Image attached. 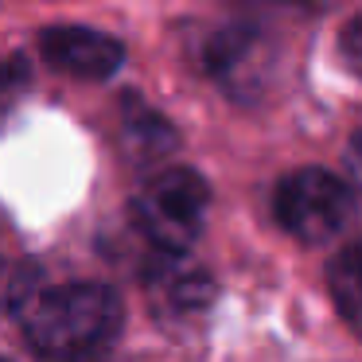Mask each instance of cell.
Returning a JSON list of instances; mask_svg holds the SVG:
<instances>
[{
  "instance_id": "cell-1",
  "label": "cell",
  "mask_w": 362,
  "mask_h": 362,
  "mask_svg": "<svg viewBox=\"0 0 362 362\" xmlns=\"http://www.w3.org/2000/svg\"><path fill=\"white\" fill-rule=\"evenodd\" d=\"M24 335L43 362H98L121 331V296L110 284H55L16 304Z\"/></svg>"
},
{
  "instance_id": "cell-2",
  "label": "cell",
  "mask_w": 362,
  "mask_h": 362,
  "mask_svg": "<svg viewBox=\"0 0 362 362\" xmlns=\"http://www.w3.org/2000/svg\"><path fill=\"white\" fill-rule=\"evenodd\" d=\"M206 199L211 191L203 175L191 168H172L148 180L144 191L133 199V222L144 234V242L156 245L164 257H180L199 242Z\"/></svg>"
},
{
  "instance_id": "cell-3",
  "label": "cell",
  "mask_w": 362,
  "mask_h": 362,
  "mask_svg": "<svg viewBox=\"0 0 362 362\" xmlns=\"http://www.w3.org/2000/svg\"><path fill=\"white\" fill-rule=\"evenodd\" d=\"M273 206H276V222L292 238L320 245L343 234V226L354 214V195L343 180H335L323 168H300V172L281 180Z\"/></svg>"
},
{
  "instance_id": "cell-4",
  "label": "cell",
  "mask_w": 362,
  "mask_h": 362,
  "mask_svg": "<svg viewBox=\"0 0 362 362\" xmlns=\"http://www.w3.org/2000/svg\"><path fill=\"white\" fill-rule=\"evenodd\" d=\"M40 47L55 71L71 74V78H90V82L110 78L125 59V47L113 35H102L94 28H47Z\"/></svg>"
},
{
  "instance_id": "cell-5",
  "label": "cell",
  "mask_w": 362,
  "mask_h": 362,
  "mask_svg": "<svg viewBox=\"0 0 362 362\" xmlns=\"http://www.w3.org/2000/svg\"><path fill=\"white\" fill-rule=\"evenodd\" d=\"M261 51H265V40H261L257 28H226L206 47V66L230 86H245L250 74L257 71Z\"/></svg>"
},
{
  "instance_id": "cell-6",
  "label": "cell",
  "mask_w": 362,
  "mask_h": 362,
  "mask_svg": "<svg viewBox=\"0 0 362 362\" xmlns=\"http://www.w3.org/2000/svg\"><path fill=\"white\" fill-rule=\"evenodd\" d=\"M327 284L331 296L339 304V315H343L351 327H358V308H362V257L358 245H346L327 269Z\"/></svg>"
},
{
  "instance_id": "cell-7",
  "label": "cell",
  "mask_w": 362,
  "mask_h": 362,
  "mask_svg": "<svg viewBox=\"0 0 362 362\" xmlns=\"http://www.w3.org/2000/svg\"><path fill=\"white\" fill-rule=\"evenodd\" d=\"M125 133H129V141L136 144V152H141L144 160L160 156V152H168L175 144V133L168 129V121L156 117L148 105H136L133 98L125 102Z\"/></svg>"
},
{
  "instance_id": "cell-8",
  "label": "cell",
  "mask_w": 362,
  "mask_h": 362,
  "mask_svg": "<svg viewBox=\"0 0 362 362\" xmlns=\"http://www.w3.org/2000/svg\"><path fill=\"white\" fill-rule=\"evenodd\" d=\"M28 86V63L24 59H8V63H0V121L8 117V110L20 102Z\"/></svg>"
},
{
  "instance_id": "cell-9",
  "label": "cell",
  "mask_w": 362,
  "mask_h": 362,
  "mask_svg": "<svg viewBox=\"0 0 362 362\" xmlns=\"http://www.w3.org/2000/svg\"><path fill=\"white\" fill-rule=\"evenodd\" d=\"M343 47H346V63H358V20H354L351 28H346V35H343Z\"/></svg>"
},
{
  "instance_id": "cell-10",
  "label": "cell",
  "mask_w": 362,
  "mask_h": 362,
  "mask_svg": "<svg viewBox=\"0 0 362 362\" xmlns=\"http://www.w3.org/2000/svg\"><path fill=\"white\" fill-rule=\"evenodd\" d=\"M0 362H8V358H0Z\"/></svg>"
}]
</instances>
